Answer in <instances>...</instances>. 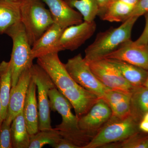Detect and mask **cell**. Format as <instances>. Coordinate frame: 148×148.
<instances>
[{
  "label": "cell",
  "instance_id": "cell-1",
  "mask_svg": "<svg viewBox=\"0 0 148 148\" xmlns=\"http://www.w3.org/2000/svg\"><path fill=\"white\" fill-rule=\"evenodd\" d=\"M37 62L53 81L56 88L71 104L78 118L86 114L99 99L74 80L57 52L39 57Z\"/></svg>",
  "mask_w": 148,
  "mask_h": 148
},
{
  "label": "cell",
  "instance_id": "cell-2",
  "mask_svg": "<svg viewBox=\"0 0 148 148\" xmlns=\"http://www.w3.org/2000/svg\"><path fill=\"white\" fill-rule=\"evenodd\" d=\"M50 110L58 112L62 117V122L55 128L63 138L67 139L79 148H84L90 140L80 130L79 118L72 113L73 107L69 100L56 87L49 91Z\"/></svg>",
  "mask_w": 148,
  "mask_h": 148
},
{
  "label": "cell",
  "instance_id": "cell-3",
  "mask_svg": "<svg viewBox=\"0 0 148 148\" xmlns=\"http://www.w3.org/2000/svg\"><path fill=\"white\" fill-rule=\"evenodd\" d=\"M138 16H131L116 28H110L98 33L94 42L85 50L86 61L102 59L131 40L133 26Z\"/></svg>",
  "mask_w": 148,
  "mask_h": 148
},
{
  "label": "cell",
  "instance_id": "cell-4",
  "mask_svg": "<svg viewBox=\"0 0 148 148\" xmlns=\"http://www.w3.org/2000/svg\"><path fill=\"white\" fill-rule=\"evenodd\" d=\"M21 22L32 46L54 23L42 0H23L20 3Z\"/></svg>",
  "mask_w": 148,
  "mask_h": 148
},
{
  "label": "cell",
  "instance_id": "cell-5",
  "mask_svg": "<svg viewBox=\"0 0 148 148\" xmlns=\"http://www.w3.org/2000/svg\"><path fill=\"white\" fill-rule=\"evenodd\" d=\"M13 43L10 61L12 69V87L16 85L18 78L26 69L33 66L32 46L21 21L10 27L5 34Z\"/></svg>",
  "mask_w": 148,
  "mask_h": 148
},
{
  "label": "cell",
  "instance_id": "cell-6",
  "mask_svg": "<svg viewBox=\"0 0 148 148\" xmlns=\"http://www.w3.org/2000/svg\"><path fill=\"white\" fill-rule=\"evenodd\" d=\"M139 123L131 115L123 119H110L84 148H102L110 143L126 140L140 131Z\"/></svg>",
  "mask_w": 148,
  "mask_h": 148
},
{
  "label": "cell",
  "instance_id": "cell-7",
  "mask_svg": "<svg viewBox=\"0 0 148 148\" xmlns=\"http://www.w3.org/2000/svg\"><path fill=\"white\" fill-rule=\"evenodd\" d=\"M32 77L37 86L39 115V130L52 128L49 91L56 86L46 72L38 64L31 68Z\"/></svg>",
  "mask_w": 148,
  "mask_h": 148
},
{
  "label": "cell",
  "instance_id": "cell-8",
  "mask_svg": "<svg viewBox=\"0 0 148 148\" xmlns=\"http://www.w3.org/2000/svg\"><path fill=\"white\" fill-rule=\"evenodd\" d=\"M64 65L67 72L75 82L98 98H103L109 88L99 81L80 53L69 59Z\"/></svg>",
  "mask_w": 148,
  "mask_h": 148
},
{
  "label": "cell",
  "instance_id": "cell-9",
  "mask_svg": "<svg viewBox=\"0 0 148 148\" xmlns=\"http://www.w3.org/2000/svg\"><path fill=\"white\" fill-rule=\"evenodd\" d=\"M86 62L95 77L106 87L131 94L135 87L123 77L119 71L107 58Z\"/></svg>",
  "mask_w": 148,
  "mask_h": 148
},
{
  "label": "cell",
  "instance_id": "cell-10",
  "mask_svg": "<svg viewBox=\"0 0 148 148\" xmlns=\"http://www.w3.org/2000/svg\"><path fill=\"white\" fill-rule=\"evenodd\" d=\"M112 116L110 107L103 98H99L86 114L79 118V127L91 141Z\"/></svg>",
  "mask_w": 148,
  "mask_h": 148
},
{
  "label": "cell",
  "instance_id": "cell-11",
  "mask_svg": "<svg viewBox=\"0 0 148 148\" xmlns=\"http://www.w3.org/2000/svg\"><path fill=\"white\" fill-rule=\"evenodd\" d=\"M96 29L94 21H84L81 24L73 25L64 29L59 40L61 51H71L77 49L90 38Z\"/></svg>",
  "mask_w": 148,
  "mask_h": 148
},
{
  "label": "cell",
  "instance_id": "cell-12",
  "mask_svg": "<svg viewBox=\"0 0 148 148\" xmlns=\"http://www.w3.org/2000/svg\"><path fill=\"white\" fill-rule=\"evenodd\" d=\"M104 58L121 60L148 71V44L137 45L130 40Z\"/></svg>",
  "mask_w": 148,
  "mask_h": 148
},
{
  "label": "cell",
  "instance_id": "cell-13",
  "mask_svg": "<svg viewBox=\"0 0 148 148\" xmlns=\"http://www.w3.org/2000/svg\"><path fill=\"white\" fill-rule=\"evenodd\" d=\"M31 68L24 70L19 77L16 85L11 87L8 111L4 120L9 124H11L15 117L23 111L25 98L32 78Z\"/></svg>",
  "mask_w": 148,
  "mask_h": 148
},
{
  "label": "cell",
  "instance_id": "cell-14",
  "mask_svg": "<svg viewBox=\"0 0 148 148\" xmlns=\"http://www.w3.org/2000/svg\"><path fill=\"white\" fill-rule=\"evenodd\" d=\"M48 6L54 23L66 29L81 24L83 17L79 12L71 7L64 0H42Z\"/></svg>",
  "mask_w": 148,
  "mask_h": 148
},
{
  "label": "cell",
  "instance_id": "cell-15",
  "mask_svg": "<svg viewBox=\"0 0 148 148\" xmlns=\"http://www.w3.org/2000/svg\"><path fill=\"white\" fill-rule=\"evenodd\" d=\"M64 30L58 24L53 25L32 46V56L34 59L49 53L61 51L59 40Z\"/></svg>",
  "mask_w": 148,
  "mask_h": 148
},
{
  "label": "cell",
  "instance_id": "cell-16",
  "mask_svg": "<svg viewBox=\"0 0 148 148\" xmlns=\"http://www.w3.org/2000/svg\"><path fill=\"white\" fill-rule=\"evenodd\" d=\"M37 86L31 78L23 108V114L30 136L39 131V115L36 95Z\"/></svg>",
  "mask_w": 148,
  "mask_h": 148
},
{
  "label": "cell",
  "instance_id": "cell-17",
  "mask_svg": "<svg viewBox=\"0 0 148 148\" xmlns=\"http://www.w3.org/2000/svg\"><path fill=\"white\" fill-rule=\"evenodd\" d=\"M12 87V69L10 61L0 64V98L1 110L0 112V127L6 117Z\"/></svg>",
  "mask_w": 148,
  "mask_h": 148
},
{
  "label": "cell",
  "instance_id": "cell-18",
  "mask_svg": "<svg viewBox=\"0 0 148 148\" xmlns=\"http://www.w3.org/2000/svg\"><path fill=\"white\" fill-rule=\"evenodd\" d=\"M120 72L133 87L143 86L148 75V71L125 61L107 58Z\"/></svg>",
  "mask_w": 148,
  "mask_h": 148
},
{
  "label": "cell",
  "instance_id": "cell-19",
  "mask_svg": "<svg viewBox=\"0 0 148 148\" xmlns=\"http://www.w3.org/2000/svg\"><path fill=\"white\" fill-rule=\"evenodd\" d=\"M21 3L0 0V34L21 21Z\"/></svg>",
  "mask_w": 148,
  "mask_h": 148
},
{
  "label": "cell",
  "instance_id": "cell-20",
  "mask_svg": "<svg viewBox=\"0 0 148 148\" xmlns=\"http://www.w3.org/2000/svg\"><path fill=\"white\" fill-rule=\"evenodd\" d=\"M134 7L121 1L113 0L98 16L104 21L123 22L130 17Z\"/></svg>",
  "mask_w": 148,
  "mask_h": 148
},
{
  "label": "cell",
  "instance_id": "cell-21",
  "mask_svg": "<svg viewBox=\"0 0 148 148\" xmlns=\"http://www.w3.org/2000/svg\"><path fill=\"white\" fill-rule=\"evenodd\" d=\"M11 135L13 148H29L30 137L23 111L19 113L11 124Z\"/></svg>",
  "mask_w": 148,
  "mask_h": 148
},
{
  "label": "cell",
  "instance_id": "cell-22",
  "mask_svg": "<svg viewBox=\"0 0 148 148\" xmlns=\"http://www.w3.org/2000/svg\"><path fill=\"white\" fill-rule=\"evenodd\" d=\"M130 102V115L140 122L148 112V88L144 86L135 87Z\"/></svg>",
  "mask_w": 148,
  "mask_h": 148
},
{
  "label": "cell",
  "instance_id": "cell-23",
  "mask_svg": "<svg viewBox=\"0 0 148 148\" xmlns=\"http://www.w3.org/2000/svg\"><path fill=\"white\" fill-rule=\"evenodd\" d=\"M71 7L75 8L82 15L84 21H94L99 12L97 0H64Z\"/></svg>",
  "mask_w": 148,
  "mask_h": 148
},
{
  "label": "cell",
  "instance_id": "cell-24",
  "mask_svg": "<svg viewBox=\"0 0 148 148\" xmlns=\"http://www.w3.org/2000/svg\"><path fill=\"white\" fill-rule=\"evenodd\" d=\"M61 138L55 128L39 130L36 134L30 136L29 148H41L47 145H50L53 147Z\"/></svg>",
  "mask_w": 148,
  "mask_h": 148
},
{
  "label": "cell",
  "instance_id": "cell-25",
  "mask_svg": "<svg viewBox=\"0 0 148 148\" xmlns=\"http://www.w3.org/2000/svg\"><path fill=\"white\" fill-rule=\"evenodd\" d=\"M102 148H148V133L140 131L126 140L108 144Z\"/></svg>",
  "mask_w": 148,
  "mask_h": 148
},
{
  "label": "cell",
  "instance_id": "cell-26",
  "mask_svg": "<svg viewBox=\"0 0 148 148\" xmlns=\"http://www.w3.org/2000/svg\"><path fill=\"white\" fill-rule=\"evenodd\" d=\"M131 94L108 88L102 98L111 108L122 101L130 100Z\"/></svg>",
  "mask_w": 148,
  "mask_h": 148
},
{
  "label": "cell",
  "instance_id": "cell-27",
  "mask_svg": "<svg viewBox=\"0 0 148 148\" xmlns=\"http://www.w3.org/2000/svg\"><path fill=\"white\" fill-rule=\"evenodd\" d=\"M130 101H123L111 107L112 117L123 119L130 115Z\"/></svg>",
  "mask_w": 148,
  "mask_h": 148
},
{
  "label": "cell",
  "instance_id": "cell-28",
  "mask_svg": "<svg viewBox=\"0 0 148 148\" xmlns=\"http://www.w3.org/2000/svg\"><path fill=\"white\" fill-rule=\"evenodd\" d=\"M0 148H12L11 125L4 121L0 127Z\"/></svg>",
  "mask_w": 148,
  "mask_h": 148
},
{
  "label": "cell",
  "instance_id": "cell-29",
  "mask_svg": "<svg viewBox=\"0 0 148 148\" xmlns=\"http://www.w3.org/2000/svg\"><path fill=\"white\" fill-rule=\"evenodd\" d=\"M148 12V0H140L134 7L131 16L139 17Z\"/></svg>",
  "mask_w": 148,
  "mask_h": 148
},
{
  "label": "cell",
  "instance_id": "cell-30",
  "mask_svg": "<svg viewBox=\"0 0 148 148\" xmlns=\"http://www.w3.org/2000/svg\"><path fill=\"white\" fill-rule=\"evenodd\" d=\"M145 17L146 24L145 29L140 37L134 41L137 45H145L148 44V12L144 14Z\"/></svg>",
  "mask_w": 148,
  "mask_h": 148
},
{
  "label": "cell",
  "instance_id": "cell-31",
  "mask_svg": "<svg viewBox=\"0 0 148 148\" xmlns=\"http://www.w3.org/2000/svg\"><path fill=\"white\" fill-rule=\"evenodd\" d=\"M55 148H79L70 141L62 137L53 147Z\"/></svg>",
  "mask_w": 148,
  "mask_h": 148
},
{
  "label": "cell",
  "instance_id": "cell-32",
  "mask_svg": "<svg viewBox=\"0 0 148 148\" xmlns=\"http://www.w3.org/2000/svg\"><path fill=\"white\" fill-rule=\"evenodd\" d=\"M112 1V0H97L99 6V12L98 15L105 9L106 6Z\"/></svg>",
  "mask_w": 148,
  "mask_h": 148
},
{
  "label": "cell",
  "instance_id": "cell-33",
  "mask_svg": "<svg viewBox=\"0 0 148 148\" xmlns=\"http://www.w3.org/2000/svg\"><path fill=\"white\" fill-rule=\"evenodd\" d=\"M139 128L140 131L148 133V121L142 119L139 122Z\"/></svg>",
  "mask_w": 148,
  "mask_h": 148
},
{
  "label": "cell",
  "instance_id": "cell-34",
  "mask_svg": "<svg viewBox=\"0 0 148 148\" xmlns=\"http://www.w3.org/2000/svg\"><path fill=\"white\" fill-rule=\"evenodd\" d=\"M116 1H121L123 2L126 3L128 4L135 6V5L138 3V1L140 0H116Z\"/></svg>",
  "mask_w": 148,
  "mask_h": 148
},
{
  "label": "cell",
  "instance_id": "cell-35",
  "mask_svg": "<svg viewBox=\"0 0 148 148\" xmlns=\"http://www.w3.org/2000/svg\"><path fill=\"white\" fill-rule=\"evenodd\" d=\"M143 119L145 120L148 121V112L145 114V115L143 116Z\"/></svg>",
  "mask_w": 148,
  "mask_h": 148
},
{
  "label": "cell",
  "instance_id": "cell-36",
  "mask_svg": "<svg viewBox=\"0 0 148 148\" xmlns=\"http://www.w3.org/2000/svg\"><path fill=\"white\" fill-rule=\"evenodd\" d=\"M144 86L145 87L148 88V75L147 77V79H146L145 82L144 84V86Z\"/></svg>",
  "mask_w": 148,
  "mask_h": 148
},
{
  "label": "cell",
  "instance_id": "cell-37",
  "mask_svg": "<svg viewBox=\"0 0 148 148\" xmlns=\"http://www.w3.org/2000/svg\"><path fill=\"white\" fill-rule=\"evenodd\" d=\"M11 1L15 2L21 3L23 0H8Z\"/></svg>",
  "mask_w": 148,
  "mask_h": 148
},
{
  "label": "cell",
  "instance_id": "cell-38",
  "mask_svg": "<svg viewBox=\"0 0 148 148\" xmlns=\"http://www.w3.org/2000/svg\"><path fill=\"white\" fill-rule=\"evenodd\" d=\"M1 110V98H0V112Z\"/></svg>",
  "mask_w": 148,
  "mask_h": 148
}]
</instances>
